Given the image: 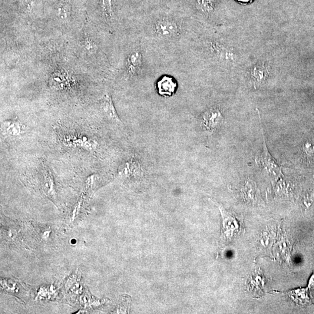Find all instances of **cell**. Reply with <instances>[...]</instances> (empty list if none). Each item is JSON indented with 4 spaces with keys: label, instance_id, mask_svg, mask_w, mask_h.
Here are the masks:
<instances>
[{
    "label": "cell",
    "instance_id": "30bf717a",
    "mask_svg": "<svg viewBox=\"0 0 314 314\" xmlns=\"http://www.w3.org/2000/svg\"><path fill=\"white\" fill-rule=\"evenodd\" d=\"M288 295L297 305L307 306L312 304L309 295L308 288H300L290 291Z\"/></svg>",
    "mask_w": 314,
    "mask_h": 314
},
{
    "label": "cell",
    "instance_id": "52a82bcc",
    "mask_svg": "<svg viewBox=\"0 0 314 314\" xmlns=\"http://www.w3.org/2000/svg\"><path fill=\"white\" fill-rule=\"evenodd\" d=\"M135 16L146 14L170 5L174 0H132Z\"/></svg>",
    "mask_w": 314,
    "mask_h": 314
},
{
    "label": "cell",
    "instance_id": "7c38bea8",
    "mask_svg": "<svg viewBox=\"0 0 314 314\" xmlns=\"http://www.w3.org/2000/svg\"><path fill=\"white\" fill-rule=\"evenodd\" d=\"M265 283L263 274L261 273V271H258L252 275L250 276V279L248 280L247 285L251 292H254L256 294L263 293L262 290Z\"/></svg>",
    "mask_w": 314,
    "mask_h": 314
},
{
    "label": "cell",
    "instance_id": "3957f363",
    "mask_svg": "<svg viewBox=\"0 0 314 314\" xmlns=\"http://www.w3.org/2000/svg\"><path fill=\"white\" fill-rule=\"evenodd\" d=\"M261 132L263 136V149L261 153L257 155L256 162L263 170L264 173H265L270 180L274 183L283 176L282 167L279 166L274 160L268 150L262 127H261Z\"/></svg>",
    "mask_w": 314,
    "mask_h": 314
},
{
    "label": "cell",
    "instance_id": "8fae6325",
    "mask_svg": "<svg viewBox=\"0 0 314 314\" xmlns=\"http://www.w3.org/2000/svg\"><path fill=\"white\" fill-rule=\"evenodd\" d=\"M2 130L9 136H18L25 131L24 126L18 121H6L3 122Z\"/></svg>",
    "mask_w": 314,
    "mask_h": 314
},
{
    "label": "cell",
    "instance_id": "8992f818",
    "mask_svg": "<svg viewBox=\"0 0 314 314\" xmlns=\"http://www.w3.org/2000/svg\"><path fill=\"white\" fill-rule=\"evenodd\" d=\"M218 207L223 218V230L222 232L224 237L229 239L233 237L234 234L242 230V224L241 220L235 215L228 212L224 208L218 204Z\"/></svg>",
    "mask_w": 314,
    "mask_h": 314
},
{
    "label": "cell",
    "instance_id": "2e32d148",
    "mask_svg": "<svg viewBox=\"0 0 314 314\" xmlns=\"http://www.w3.org/2000/svg\"><path fill=\"white\" fill-rule=\"evenodd\" d=\"M306 207H310L313 206L314 204V194L310 193L307 195L305 198V201H304Z\"/></svg>",
    "mask_w": 314,
    "mask_h": 314
},
{
    "label": "cell",
    "instance_id": "4fadbf2b",
    "mask_svg": "<svg viewBox=\"0 0 314 314\" xmlns=\"http://www.w3.org/2000/svg\"><path fill=\"white\" fill-rule=\"evenodd\" d=\"M118 173L122 177H131L132 175H139L142 171L136 161L131 160L122 165Z\"/></svg>",
    "mask_w": 314,
    "mask_h": 314
},
{
    "label": "cell",
    "instance_id": "277c9868",
    "mask_svg": "<svg viewBox=\"0 0 314 314\" xmlns=\"http://www.w3.org/2000/svg\"><path fill=\"white\" fill-rule=\"evenodd\" d=\"M222 110L218 105H213L206 109L201 117L203 128L208 132H213L220 128L224 122Z\"/></svg>",
    "mask_w": 314,
    "mask_h": 314
},
{
    "label": "cell",
    "instance_id": "6da1fadb",
    "mask_svg": "<svg viewBox=\"0 0 314 314\" xmlns=\"http://www.w3.org/2000/svg\"><path fill=\"white\" fill-rule=\"evenodd\" d=\"M203 26L173 5L134 16L135 32L164 57H180Z\"/></svg>",
    "mask_w": 314,
    "mask_h": 314
},
{
    "label": "cell",
    "instance_id": "9c48e42d",
    "mask_svg": "<svg viewBox=\"0 0 314 314\" xmlns=\"http://www.w3.org/2000/svg\"><path fill=\"white\" fill-rule=\"evenodd\" d=\"M99 106L101 114L108 120L117 123H121L116 110L114 106L111 95L108 92H105L100 98Z\"/></svg>",
    "mask_w": 314,
    "mask_h": 314
},
{
    "label": "cell",
    "instance_id": "5bb4252c",
    "mask_svg": "<svg viewBox=\"0 0 314 314\" xmlns=\"http://www.w3.org/2000/svg\"><path fill=\"white\" fill-rule=\"evenodd\" d=\"M242 192L247 200H254L256 192V183L253 180L248 179L242 188Z\"/></svg>",
    "mask_w": 314,
    "mask_h": 314
},
{
    "label": "cell",
    "instance_id": "e0dca14e",
    "mask_svg": "<svg viewBox=\"0 0 314 314\" xmlns=\"http://www.w3.org/2000/svg\"><path fill=\"white\" fill-rule=\"evenodd\" d=\"M238 4L241 5H249L251 4V3H253L254 0H234Z\"/></svg>",
    "mask_w": 314,
    "mask_h": 314
},
{
    "label": "cell",
    "instance_id": "7a4b0ae2",
    "mask_svg": "<svg viewBox=\"0 0 314 314\" xmlns=\"http://www.w3.org/2000/svg\"><path fill=\"white\" fill-rule=\"evenodd\" d=\"M171 5L207 27H217L225 21L226 0H174Z\"/></svg>",
    "mask_w": 314,
    "mask_h": 314
},
{
    "label": "cell",
    "instance_id": "5b68a950",
    "mask_svg": "<svg viewBox=\"0 0 314 314\" xmlns=\"http://www.w3.org/2000/svg\"><path fill=\"white\" fill-rule=\"evenodd\" d=\"M117 0H101L100 4V14L105 24L109 28L115 29L120 23L118 16Z\"/></svg>",
    "mask_w": 314,
    "mask_h": 314
},
{
    "label": "cell",
    "instance_id": "ac0fdd59",
    "mask_svg": "<svg viewBox=\"0 0 314 314\" xmlns=\"http://www.w3.org/2000/svg\"><path fill=\"white\" fill-rule=\"evenodd\" d=\"M308 289L314 291V273L310 278Z\"/></svg>",
    "mask_w": 314,
    "mask_h": 314
},
{
    "label": "cell",
    "instance_id": "ba28073f",
    "mask_svg": "<svg viewBox=\"0 0 314 314\" xmlns=\"http://www.w3.org/2000/svg\"><path fill=\"white\" fill-rule=\"evenodd\" d=\"M270 65L269 62L259 63L254 66L250 72L251 81L254 88H259L269 77Z\"/></svg>",
    "mask_w": 314,
    "mask_h": 314
},
{
    "label": "cell",
    "instance_id": "9a60e30c",
    "mask_svg": "<svg viewBox=\"0 0 314 314\" xmlns=\"http://www.w3.org/2000/svg\"><path fill=\"white\" fill-rule=\"evenodd\" d=\"M302 152L309 159H314V138H310L303 143Z\"/></svg>",
    "mask_w": 314,
    "mask_h": 314
}]
</instances>
